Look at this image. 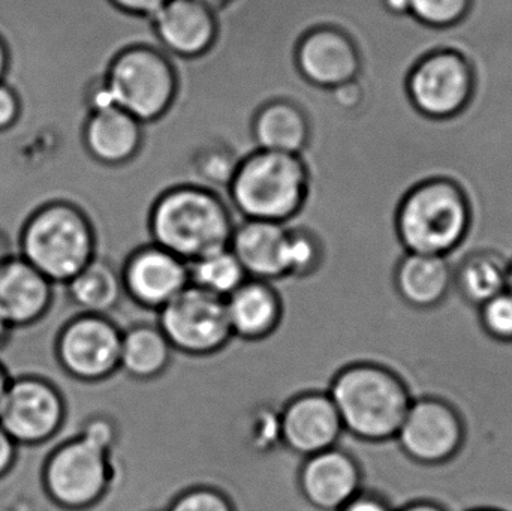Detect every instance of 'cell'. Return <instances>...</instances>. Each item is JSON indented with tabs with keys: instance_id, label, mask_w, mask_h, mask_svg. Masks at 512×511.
I'll use <instances>...</instances> for the list:
<instances>
[{
	"instance_id": "1",
	"label": "cell",
	"mask_w": 512,
	"mask_h": 511,
	"mask_svg": "<svg viewBox=\"0 0 512 511\" xmlns=\"http://www.w3.org/2000/svg\"><path fill=\"white\" fill-rule=\"evenodd\" d=\"M147 33V18L110 0H0V83L17 98L15 125L50 135L80 122L114 57L143 44Z\"/></svg>"
},
{
	"instance_id": "2",
	"label": "cell",
	"mask_w": 512,
	"mask_h": 511,
	"mask_svg": "<svg viewBox=\"0 0 512 511\" xmlns=\"http://www.w3.org/2000/svg\"><path fill=\"white\" fill-rule=\"evenodd\" d=\"M474 225V203L466 186L448 174L412 183L396 206L394 231L405 252L450 257Z\"/></svg>"
},
{
	"instance_id": "3",
	"label": "cell",
	"mask_w": 512,
	"mask_h": 511,
	"mask_svg": "<svg viewBox=\"0 0 512 511\" xmlns=\"http://www.w3.org/2000/svg\"><path fill=\"white\" fill-rule=\"evenodd\" d=\"M234 215L225 195L213 189L192 183L173 186L150 204V242L191 263L230 246Z\"/></svg>"
},
{
	"instance_id": "4",
	"label": "cell",
	"mask_w": 512,
	"mask_h": 511,
	"mask_svg": "<svg viewBox=\"0 0 512 511\" xmlns=\"http://www.w3.org/2000/svg\"><path fill=\"white\" fill-rule=\"evenodd\" d=\"M345 434L369 444L394 441L414 396L402 375L370 360L348 363L328 387Z\"/></svg>"
},
{
	"instance_id": "5",
	"label": "cell",
	"mask_w": 512,
	"mask_h": 511,
	"mask_svg": "<svg viewBox=\"0 0 512 511\" xmlns=\"http://www.w3.org/2000/svg\"><path fill=\"white\" fill-rule=\"evenodd\" d=\"M310 173L301 156L256 149L240 159L225 198L240 219L291 225L306 210Z\"/></svg>"
},
{
	"instance_id": "6",
	"label": "cell",
	"mask_w": 512,
	"mask_h": 511,
	"mask_svg": "<svg viewBox=\"0 0 512 511\" xmlns=\"http://www.w3.org/2000/svg\"><path fill=\"white\" fill-rule=\"evenodd\" d=\"M98 240L89 213L71 203L35 210L15 236L17 255L54 285H65L98 257Z\"/></svg>"
},
{
	"instance_id": "7",
	"label": "cell",
	"mask_w": 512,
	"mask_h": 511,
	"mask_svg": "<svg viewBox=\"0 0 512 511\" xmlns=\"http://www.w3.org/2000/svg\"><path fill=\"white\" fill-rule=\"evenodd\" d=\"M113 452L78 431L48 453L39 474V489L59 509H96L107 500L116 479Z\"/></svg>"
},
{
	"instance_id": "8",
	"label": "cell",
	"mask_w": 512,
	"mask_h": 511,
	"mask_svg": "<svg viewBox=\"0 0 512 511\" xmlns=\"http://www.w3.org/2000/svg\"><path fill=\"white\" fill-rule=\"evenodd\" d=\"M480 75L474 59L453 45L430 48L409 66L403 90L412 110L432 122H450L474 102Z\"/></svg>"
},
{
	"instance_id": "9",
	"label": "cell",
	"mask_w": 512,
	"mask_h": 511,
	"mask_svg": "<svg viewBox=\"0 0 512 511\" xmlns=\"http://www.w3.org/2000/svg\"><path fill=\"white\" fill-rule=\"evenodd\" d=\"M105 86L116 107L146 125L170 110L179 81L167 51L152 45H134L114 57Z\"/></svg>"
},
{
	"instance_id": "10",
	"label": "cell",
	"mask_w": 512,
	"mask_h": 511,
	"mask_svg": "<svg viewBox=\"0 0 512 511\" xmlns=\"http://www.w3.org/2000/svg\"><path fill=\"white\" fill-rule=\"evenodd\" d=\"M156 314L174 353L215 356L234 339L225 300L191 284Z\"/></svg>"
},
{
	"instance_id": "11",
	"label": "cell",
	"mask_w": 512,
	"mask_h": 511,
	"mask_svg": "<svg viewBox=\"0 0 512 511\" xmlns=\"http://www.w3.org/2000/svg\"><path fill=\"white\" fill-rule=\"evenodd\" d=\"M68 417L62 390L44 375L11 377L0 404V426L20 447H39L59 435Z\"/></svg>"
},
{
	"instance_id": "12",
	"label": "cell",
	"mask_w": 512,
	"mask_h": 511,
	"mask_svg": "<svg viewBox=\"0 0 512 511\" xmlns=\"http://www.w3.org/2000/svg\"><path fill=\"white\" fill-rule=\"evenodd\" d=\"M122 329L110 315L81 314L69 318L54 339L57 365L72 380L98 384L120 369Z\"/></svg>"
},
{
	"instance_id": "13",
	"label": "cell",
	"mask_w": 512,
	"mask_h": 511,
	"mask_svg": "<svg viewBox=\"0 0 512 511\" xmlns=\"http://www.w3.org/2000/svg\"><path fill=\"white\" fill-rule=\"evenodd\" d=\"M394 441L415 464L439 467L462 453L466 443L465 419L447 399L414 398Z\"/></svg>"
},
{
	"instance_id": "14",
	"label": "cell",
	"mask_w": 512,
	"mask_h": 511,
	"mask_svg": "<svg viewBox=\"0 0 512 511\" xmlns=\"http://www.w3.org/2000/svg\"><path fill=\"white\" fill-rule=\"evenodd\" d=\"M279 443L304 459L339 446L342 422L327 390H304L289 398L277 411Z\"/></svg>"
},
{
	"instance_id": "15",
	"label": "cell",
	"mask_w": 512,
	"mask_h": 511,
	"mask_svg": "<svg viewBox=\"0 0 512 511\" xmlns=\"http://www.w3.org/2000/svg\"><path fill=\"white\" fill-rule=\"evenodd\" d=\"M125 297L158 312L189 285L188 263L150 242L129 252L120 266Z\"/></svg>"
},
{
	"instance_id": "16",
	"label": "cell",
	"mask_w": 512,
	"mask_h": 511,
	"mask_svg": "<svg viewBox=\"0 0 512 511\" xmlns=\"http://www.w3.org/2000/svg\"><path fill=\"white\" fill-rule=\"evenodd\" d=\"M358 459L340 446L304 458L297 473L298 491L319 511H340L363 491Z\"/></svg>"
},
{
	"instance_id": "17",
	"label": "cell",
	"mask_w": 512,
	"mask_h": 511,
	"mask_svg": "<svg viewBox=\"0 0 512 511\" xmlns=\"http://www.w3.org/2000/svg\"><path fill=\"white\" fill-rule=\"evenodd\" d=\"M295 63L301 77L321 89L360 80L363 59L351 36L336 27H316L298 42Z\"/></svg>"
},
{
	"instance_id": "18",
	"label": "cell",
	"mask_w": 512,
	"mask_h": 511,
	"mask_svg": "<svg viewBox=\"0 0 512 511\" xmlns=\"http://www.w3.org/2000/svg\"><path fill=\"white\" fill-rule=\"evenodd\" d=\"M150 23L159 47L176 59H198L218 38V21L201 0H168Z\"/></svg>"
},
{
	"instance_id": "19",
	"label": "cell",
	"mask_w": 512,
	"mask_h": 511,
	"mask_svg": "<svg viewBox=\"0 0 512 511\" xmlns=\"http://www.w3.org/2000/svg\"><path fill=\"white\" fill-rule=\"evenodd\" d=\"M56 287L32 264L15 255L0 266V315L14 330L35 326L53 308Z\"/></svg>"
},
{
	"instance_id": "20",
	"label": "cell",
	"mask_w": 512,
	"mask_h": 511,
	"mask_svg": "<svg viewBox=\"0 0 512 511\" xmlns=\"http://www.w3.org/2000/svg\"><path fill=\"white\" fill-rule=\"evenodd\" d=\"M289 225L240 219L230 240V251L251 279L273 282L288 279L286 242Z\"/></svg>"
},
{
	"instance_id": "21",
	"label": "cell",
	"mask_w": 512,
	"mask_h": 511,
	"mask_svg": "<svg viewBox=\"0 0 512 511\" xmlns=\"http://www.w3.org/2000/svg\"><path fill=\"white\" fill-rule=\"evenodd\" d=\"M393 285L403 303L417 311H430L454 290V267L448 257L405 252L394 267Z\"/></svg>"
},
{
	"instance_id": "22",
	"label": "cell",
	"mask_w": 512,
	"mask_h": 511,
	"mask_svg": "<svg viewBox=\"0 0 512 511\" xmlns=\"http://www.w3.org/2000/svg\"><path fill=\"white\" fill-rule=\"evenodd\" d=\"M228 321L234 338L262 342L279 330L283 299L273 282L246 279L227 300Z\"/></svg>"
},
{
	"instance_id": "23",
	"label": "cell",
	"mask_w": 512,
	"mask_h": 511,
	"mask_svg": "<svg viewBox=\"0 0 512 511\" xmlns=\"http://www.w3.org/2000/svg\"><path fill=\"white\" fill-rule=\"evenodd\" d=\"M143 123L119 107L95 111L87 120L84 141L90 155L117 167L132 161L143 144Z\"/></svg>"
},
{
	"instance_id": "24",
	"label": "cell",
	"mask_w": 512,
	"mask_h": 511,
	"mask_svg": "<svg viewBox=\"0 0 512 511\" xmlns=\"http://www.w3.org/2000/svg\"><path fill=\"white\" fill-rule=\"evenodd\" d=\"M251 134L255 149L301 156L309 146L310 123L297 104L277 99L256 111Z\"/></svg>"
},
{
	"instance_id": "25",
	"label": "cell",
	"mask_w": 512,
	"mask_h": 511,
	"mask_svg": "<svg viewBox=\"0 0 512 511\" xmlns=\"http://www.w3.org/2000/svg\"><path fill=\"white\" fill-rule=\"evenodd\" d=\"M174 350L158 324L134 323L122 329L120 369L132 380L162 377L173 363Z\"/></svg>"
},
{
	"instance_id": "26",
	"label": "cell",
	"mask_w": 512,
	"mask_h": 511,
	"mask_svg": "<svg viewBox=\"0 0 512 511\" xmlns=\"http://www.w3.org/2000/svg\"><path fill=\"white\" fill-rule=\"evenodd\" d=\"M63 287L81 314L110 315L125 297L120 267L99 255Z\"/></svg>"
},
{
	"instance_id": "27",
	"label": "cell",
	"mask_w": 512,
	"mask_h": 511,
	"mask_svg": "<svg viewBox=\"0 0 512 511\" xmlns=\"http://www.w3.org/2000/svg\"><path fill=\"white\" fill-rule=\"evenodd\" d=\"M510 260L493 249L466 255L454 269V288L469 305L480 308L507 290Z\"/></svg>"
},
{
	"instance_id": "28",
	"label": "cell",
	"mask_w": 512,
	"mask_h": 511,
	"mask_svg": "<svg viewBox=\"0 0 512 511\" xmlns=\"http://www.w3.org/2000/svg\"><path fill=\"white\" fill-rule=\"evenodd\" d=\"M188 270L189 284L224 300L249 279L230 248L191 261Z\"/></svg>"
},
{
	"instance_id": "29",
	"label": "cell",
	"mask_w": 512,
	"mask_h": 511,
	"mask_svg": "<svg viewBox=\"0 0 512 511\" xmlns=\"http://www.w3.org/2000/svg\"><path fill=\"white\" fill-rule=\"evenodd\" d=\"M325 263V243L312 228L289 225L286 242L288 279H307L315 276Z\"/></svg>"
},
{
	"instance_id": "30",
	"label": "cell",
	"mask_w": 512,
	"mask_h": 511,
	"mask_svg": "<svg viewBox=\"0 0 512 511\" xmlns=\"http://www.w3.org/2000/svg\"><path fill=\"white\" fill-rule=\"evenodd\" d=\"M474 5L475 0H411L409 18L427 29H453L468 20Z\"/></svg>"
},
{
	"instance_id": "31",
	"label": "cell",
	"mask_w": 512,
	"mask_h": 511,
	"mask_svg": "<svg viewBox=\"0 0 512 511\" xmlns=\"http://www.w3.org/2000/svg\"><path fill=\"white\" fill-rule=\"evenodd\" d=\"M481 329L499 344H512V293H504L490 299L478 308Z\"/></svg>"
},
{
	"instance_id": "32",
	"label": "cell",
	"mask_w": 512,
	"mask_h": 511,
	"mask_svg": "<svg viewBox=\"0 0 512 511\" xmlns=\"http://www.w3.org/2000/svg\"><path fill=\"white\" fill-rule=\"evenodd\" d=\"M168 511H236L230 498L212 486H195L177 495Z\"/></svg>"
},
{
	"instance_id": "33",
	"label": "cell",
	"mask_w": 512,
	"mask_h": 511,
	"mask_svg": "<svg viewBox=\"0 0 512 511\" xmlns=\"http://www.w3.org/2000/svg\"><path fill=\"white\" fill-rule=\"evenodd\" d=\"M110 2L125 14L152 18L168 0H110Z\"/></svg>"
},
{
	"instance_id": "34",
	"label": "cell",
	"mask_w": 512,
	"mask_h": 511,
	"mask_svg": "<svg viewBox=\"0 0 512 511\" xmlns=\"http://www.w3.org/2000/svg\"><path fill=\"white\" fill-rule=\"evenodd\" d=\"M18 449L20 446L0 426V480H5L14 470L18 459Z\"/></svg>"
},
{
	"instance_id": "35",
	"label": "cell",
	"mask_w": 512,
	"mask_h": 511,
	"mask_svg": "<svg viewBox=\"0 0 512 511\" xmlns=\"http://www.w3.org/2000/svg\"><path fill=\"white\" fill-rule=\"evenodd\" d=\"M340 511H394L382 495L376 492L361 491L357 497L352 498Z\"/></svg>"
},
{
	"instance_id": "36",
	"label": "cell",
	"mask_w": 512,
	"mask_h": 511,
	"mask_svg": "<svg viewBox=\"0 0 512 511\" xmlns=\"http://www.w3.org/2000/svg\"><path fill=\"white\" fill-rule=\"evenodd\" d=\"M18 113V102L11 89L0 83V129L8 128Z\"/></svg>"
},
{
	"instance_id": "37",
	"label": "cell",
	"mask_w": 512,
	"mask_h": 511,
	"mask_svg": "<svg viewBox=\"0 0 512 511\" xmlns=\"http://www.w3.org/2000/svg\"><path fill=\"white\" fill-rule=\"evenodd\" d=\"M379 5L391 17L405 18L411 15V0H379Z\"/></svg>"
},
{
	"instance_id": "38",
	"label": "cell",
	"mask_w": 512,
	"mask_h": 511,
	"mask_svg": "<svg viewBox=\"0 0 512 511\" xmlns=\"http://www.w3.org/2000/svg\"><path fill=\"white\" fill-rule=\"evenodd\" d=\"M17 243L12 239V234L0 227V266L17 255Z\"/></svg>"
},
{
	"instance_id": "39",
	"label": "cell",
	"mask_w": 512,
	"mask_h": 511,
	"mask_svg": "<svg viewBox=\"0 0 512 511\" xmlns=\"http://www.w3.org/2000/svg\"><path fill=\"white\" fill-rule=\"evenodd\" d=\"M110 174H111V167L110 165H107V171H105V177L104 180H102L101 185L98 186V189H96L93 194H98L99 191H104L105 188H107L108 182H110ZM93 194L90 195V197H87L86 200L80 201V203H71L75 204V206H80L81 209H86V207L92 206V197ZM57 203H65V201H57ZM44 207V206H42ZM3 209H9V207L3 206V204H0V210ZM41 209V207H39ZM38 210V209H36ZM35 212V210H33ZM33 212H18L17 210V218L18 221H23V219L27 218V215H32Z\"/></svg>"
},
{
	"instance_id": "40",
	"label": "cell",
	"mask_w": 512,
	"mask_h": 511,
	"mask_svg": "<svg viewBox=\"0 0 512 511\" xmlns=\"http://www.w3.org/2000/svg\"><path fill=\"white\" fill-rule=\"evenodd\" d=\"M397 511H448L441 504L435 503V501L429 500H418L412 501V503L406 504L402 509Z\"/></svg>"
},
{
	"instance_id": "41",
	"label": "cell",
	"mask_w": 512,
	"mask_h": 511,
	"mask_svg": "<svg viewBox=\"0 0 512 511\" xmlns=\"http://www.w3.org/2000/svg\"><path fill=\"white\" fill-rule=\"evenodd\" d=\"M12 335H14V329H12L11 324L0 315V351L8 347Z\"/></svg>"
},
{
	"instance_id": "42",
	"label": "cell",
	"mask_w": 512,
	"mask_h": 511,
	"mask_svg": "<svg viewBox=\"0 0 512 511\" xmlns=\"http://www.w3.org/2000/svg\"><path fill=\"white\" fill-rule=\"evenodd\" d=\"M9 380H11V375H9L8 369L5 368V365L0 362V404H2L3 396H5Z\"/></svg>"
},
{
	"instance_id": "43",
	"label": "cell",
	"mask_w": 512,
	"mask_h": 511,
	"mask_svg": "<svg viewBox=\"0 0 512 511\" xmlns=\"http://www.w3.org/2000/svg\"><path fill=\"white\" fill-rule=\"evenodd\" d=\"M6 68V53L5 48H3L2 42H0V81H2L3 72H5Z\"/></svg>"
},
{
	"instance_id": "44",
	"label": "cell",
	"mask_w": 512,
	"mask_h": 511,
	"mask_svg": "<svg viewBox=\"0 0 512 511\" xmlns=\"http://www.w3.org/2000/svg\"><path fill=\"white\" fill-rule=\"evenodd\" d=\"M507 290L512 293V260H510V264H508V284Z\"/></svg>"
},
{
	"instance_id": "45",
	"label": "cell",
	"mask_w": 512,
	"mask_h": 511,
	"mask_svg": "<svg viewBox=\"0 0 512 511\" xmlns=\"http://www.w3.org/2000/svg\"><path fill=\"white\" fill-rule=\"evenodd\" d=\"M471 511H502V510H496V509H475Z\"/></svg>"
}]
</instances>
